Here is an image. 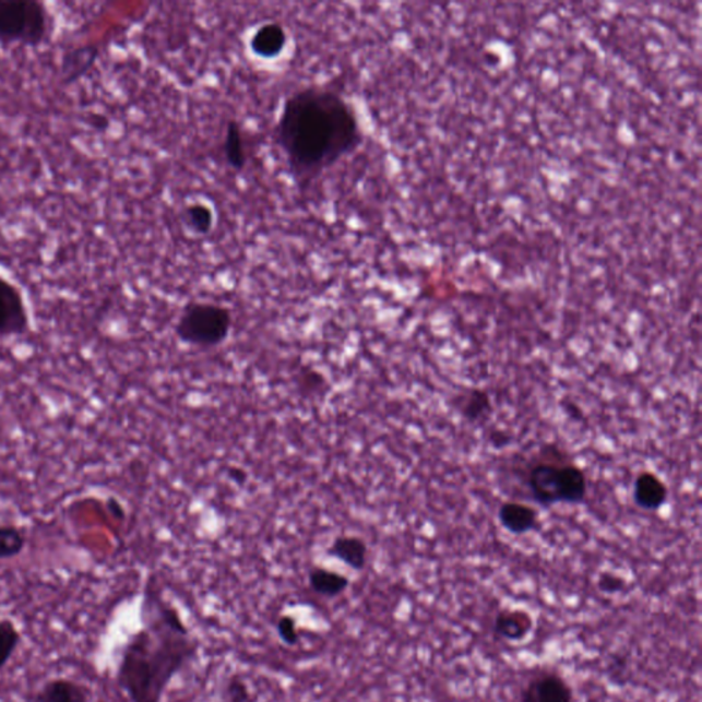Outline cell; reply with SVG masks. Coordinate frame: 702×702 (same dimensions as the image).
<instances>
[{"label": "cell", "instance_id": "cell-1", "mask_svg": "<svg viewBox=\"0 0 702 702\" xmlns=\"http://www.w3.org/2000/svg\"><path fill=\"white\" fill-rule=\"evenodd\" d=\"M275 138L289 175L305 191L361 146L362 131L355 109L342 95L312 85L284 102Z\"/></svg>", "mask_w": 702, "mask_h": 702}, {"label": "cell", "instance_id": "cell-2", "mask_svg": "<svg viewBox=\"0 0 702 702\" xmlns=\"http://www.w3.org/2000/svg\"><path fill=\"white\" fill-rule=\"evenodd\" d=\"M142 624L121 647L116 685L128 702H163L174 679L197 657L200 643L179 609L152 588L144 594Z\"/></svg>", "mask_w": 702, "mask_h": 702}, {"label": "cell", "instance_id": "cell-3", "mask_svg": "<svg viewBox=\"0 0 702 702\" xmlns=\"http://www.w3.org/2000/svg\"><path fill=\"white\" fill-rule=\"evenodd\" d=\"M525 485L533 501L549 508L581 505L588 492L587 475L581 466L560 457L535 461L527 471Z\"/></svg>", "mask_w": 702, "mask_h": 702}, {"label": "cell", "instance_id": "cell-4", "mask_svg": "<svg viewBox=\"0 0 702 702\" xmlns=\"http://www.w3.org/2000/svg\"><path fill=\"white\" fill-rule=\"evenodd\" d=\"M53 19L37 0H0V45L37 47L51 39Z\"/></svg>", "mask_w": 702, "mask_h": 702}, {"label": "cell", "instance_id": "cell-5", "mask_svg": "<svg viewBox=\"0 0 702 702\" xmlns=\"http://www.w3.org/2000/svg\"><path fill=\"white\" fill-rule=\"evenodd\" d=\"M233 323L228 308L211 302H191L180 314L176 335L186 345L213 348L228 340Z\"/></svg>", "mask_w": 702, "mask_h": 702}, {"label": "cell", "instance_id": "cell-6", "mask_svg": "<svg viewBox=\"0 0 702 702\" xmlns=\"http://www.w3.org/2000/svg\"><path fill=\"white\" fill-rule=\"evenodd\" d=\"M31 326L28 305L21 289L0 276V341L26 334Z\"/></svg>", "mask_w": 702, "mask_h": 702}, {"label": "cell", "instance_id": "cell-7", "mask_svg": "<svg viewBox=\"0 0 702 702\" xmlns=\"http://www.w3.org/2000/svg\"><path fill=\"white\" fill-rule=\"evenodd\" d=\"M520 702H576L570 683L559 674L544 673L524 686Z\"/></svg>", "mask_w": 702, "mask_h": 702}, {"label": "cell", "instance_id": "cell-8", "mask_svg": "<svg viewBox=\"0 0 702 702\" xmlns=\"http://www.w3.org/2000/svg\"><path fill=\"white\" fill-rule=\"evenodd\" d=\"M668 487L661 476L652 471L638 474L632 485V502L645 512H657L666 505Z\"/></svg>", "mask_w": 702, "mask_h": 702}, {"label": "cell", "instance_id": "cell-9", "mask_svg": "<svg viewBox=\"0 0 702 702\" xmlns=\"http://www.w3.org/2000/svg\"><path fill=\"white\" fill-rule=\"evenodd\" d=\"M498 522L509 534L522 537V535L537 532L540 520L537 509L528 503L507 501L498 509Z\"/></svg>", "mask_w": 702, "mask_h": 702}, {"label": "cell", "instance_id": "cell-10", "mask_svg": "<svg viewBox=\"0 0 702 702\" xmlns=\"http://www.w3.org/2000/svg\"><path fill=\"white\" fill-rule=\"evenodd\" d=\"M32 702H91V691L78 680L57 677L43 683Z\"/></svg>", "mask_w": 702, "mask_h": 702}, {"label": "cell", "instance_id": "cell-11", "mask_svg": "<svg viewBox=\"0 0 702 702\" xmlns=\"http://www.w3.org/2000/svg\"><path fill=\"white\" fill-rule=\"evenodd\" d=\"M496 635L509 642L524 641L534 629L532 614L523 609H505L496 616L492 623Z\"/></svg>", "mask_w": 702, "mask_h": 702}, {"label": "cell", "instance_id": "cell-12", "mask_svg": "<svg viewBox=\"0 0 702 702\" xmlns=\"http://www.w3.org/2000/svg\"><path fill=\"white\" fill-rule=\"evenodd\" d=\"M326 555L340 560L343 564L355 571H364L368 561V546L366 540L355 535H341L332 540Z\"/></svg>", "mask_w": 702, "mask_h": 702}, {"label": "cell", "instance_id": "cell-13", "mask_svg": "<svg viewBox=\"0 0 702 702\" xmlns=\"http://www.w3.org/2000/svg\"><path fill=\"white\" fill-rule=\"evenodd\" d=\"M287 45V34L281 24L267 23L255 31L250 40V48L255 57L273 60L283 52Z\"/></svg>", "mask_w": 702, "mask_h": 702}, {"label": "cell", "instance_id": "cell-14", "mask_svg": "<svg viewBox=\"0 0 702 702\" xmlns=\"http://www.w3.org/2000/svg\"><path fill=\"white\" fill-rule=\"evenodd\" d=\"M308 584L316 596L332 599L348 591L350 579L329 568L313 567L308 573Z\"/></svg>", "mask_w": 702, "mask_h": 702}, {"label": "cell", "instance_id": "cell-15", "mask_svg": "<svg viewBox=\"0 0 702 702\" xmlns=\"http://www.w3.org/2000/svg\"><path fill=\"white\" fill-rule=\"evenodd\" d=\"M224 157L230 168L237 171H242L248 164L243 131L238 121H229L225 130Z\"/></svg>", "mask_w": 702, "mask_h": 702}, {"label": "cell", "instance_id": "cell-16", "mask_svg": "<svg viewBox=\"0 0 702 702\" xmlns=\"http://www.w3.org/2000/svg\"><path fill=\"white\" fill-rule=\"evenodd\" d=\"M217 702H259V695L245 675L234 673L219 685Z\"/></svg>", "mask_w": 702, "mask_h": 702}, {"label": "cell", "instance_id": "cell-17", "mask_svg": "<svg viewBox=\"0 0 702 702\" xmlns=\"http://www.w3.org/2000/svg\"><path fill=\"white\" fill-rule=\"evenodd\" d=\"M98 58V50L93 46L74 48L73 51L66 53L62 66V78L66 83L76 82L79 78L87 73L88 68L94 66Z\"/></svg>", "mask_w": 702, "mask_h": 702}, {"label": "cell", "instance_id": "cell-18", "mask_svg": "<svg viewBox=\"0 0 702 702\" xmlns=\"http://www.w3.org/2000/svg\"><path fill=\"white\" fill-rule=\"evenodd\" d=\"M459 409L461 416H463L466 421H484L492 414L490 395L481 389L469 390L468 393L461 398Z\"/></svg>", "mask_w": 702, "mask_h": 702}, {"label": "cell", "instance_id": "cell-19", "mask_svg": "<svg viewBox=\"0 0 702 702\" xmlns=\"http://www.w3.org/2000/svg\"><path fill=\"white\" fill-rule=\"evenodd\" d=\"M23 642V635L12 619H0V674L12 662Z\"/></svg>", "mask_w": 702, "mask_h": 702}, {"label": "cell", "instance_id": "cell-20", "mask_svg": "<svg viewBox=\"0 0 702 702\" xmlns=\"http://www.w3.org/2000/svg\"><path fill=\"white\" fill-rule=\"evenodd\" d=\"M26 534L17 525H0V561L12 560L23 554Z\"/></svg>", "mask_w": 702, "mask_h": 702}, {"label": "cell", "instance_id": "cell-21", "mask_svg": "<svg viewBox=\"0 0 702 702\" xmlns=\"http://www.w3.org/2000/svg\"><path fill=\"white\" fill-rule=\"evenodd\" d=\"M183 222L192 233L207 235L213 229L214 214L205 203H191L185 209Z\"/></svg>", "mask_w": 702, "mask_h": 702}, {"label": "cell", "instance_id": "cell-22", "mask_svg": "<svg viewBox=\"0 0 702 702\" xmlns=\"http://www.w3.org/2000/svg\"><path fill=\"white\" fill-rule=\"evenodd\" d=\"M277 636L281 638V641L284 645L287 646H297L301 642V636H299L298 623L297 620L289 615H283L277 619L276 623Z\"/></svg>", "mask_w": 702, "mask_h": 702}, {"label": "cell", "instance_id": "cell-23", "mask_svg": "<svg viewBox=\"0 0 702 702\" xmlns=\"http://www.w3.org/2000/svg\"><path fill=\"white\" fill-rule=\"evenodd\" d=\"M597 586L599 592L607 594V596H614V594L624 592L626 581L615 573L603 572L598 578Z\"/></svg>", "mask_w": 702, "mask_h": 702}, {"label": "cell", "instance_id": "cell-24", "mask_svg": "<svg viewBox=\"0 0 702 702\" xmlns=\"http://www.w3.org/2000/svg\"><path fill=\"white\" fill-rule=\"evenodd\" d=\"M325 383L323 374L318 371H309L302 374L301 388L304 390H320Z\"/></svg>", "mask_w": 702, "mask_h": 702}, {"label": "cell", "instance_id": "cell-25", "mask_svg": "<svg viewBox=\"0 0 702 702\" xmlns=\"http://www.w3.org/2000/svg\"><path fill=\"white\" fill-rule=\"evenodd\" d=\"M109 512L116 519H124L126 516L124 509H122L121 503L115 500V498H110L109 500Z\"/></svg>", "mask_w": 702, "mask_h": 702}, {"label": "cell", "instance_id": "cell-26", "mask_svg": "<svg viewBox=\"0 0 702 702\" xmlns=\"http://www.w3.org/2000/svg\"><path fill=\"white\" fill-rule=\"evenodd\" d=\"M229 476L230 479L237 480L238 484H245L246 480V474L243 473L242 469H230L229 471Z\"/></svg>", "mask_w": 702, "mask_h": 702}]
</instances>
